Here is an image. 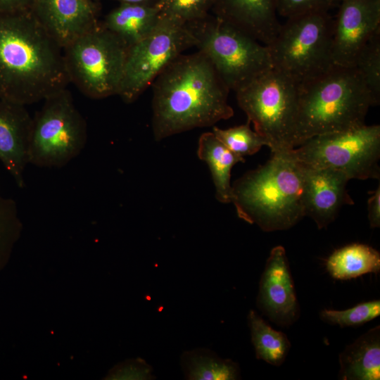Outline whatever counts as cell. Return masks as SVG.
I'll use <instances>...</instances> for the list:
<instances>
[{"instance_id":"obj_33","label":"cell","mask_w":380,"mask_h":380,"mask_svg":"<svg viewBox=\"0 0 380 380\" xmlns=\"http://www.w3.org/2000/svg\"><path fill=\"white\" fill-rule=\"evenodd\" d=\"M120 2V4H139L157 6L160 0H113Z\"/></svg>"},{"instance_id":"obj_14","label":"cell","mask_w":380,"mask_h":380,"mask_svg":"<svg viewBox=\"0 0 380 380\" xmlns=\"http://www.w3.org/2000/svg\"><path fill=\"white\" fill-rule=\"evenodd\" d=\"M31 11L62 49L99 25L94 0H34Z\"/></svg>"},{"instance_id":"obj_20","label":"cell","mask_w":380,"mask_h":380,"mask_svg":"<svg viewBox=\"0 0 380 380\" xmlns=\"http://www.w3.org/2000/svg\"><path fill=\"white\" fill-rule=\"evenodd\" d=\"M197 155L206 163L215 188V197L222 203L232 201L231 171L234 165L245 159L227 148L213 132L202 134L198 139Z\"/></svg>"},{"instance_id":"obj_11","label":"cell","mask_w":380,"mask_h":380,"mask_svg":"<svg viewBox=\"0 0 380 380\" xmlns=\"http://www.w3.org/2000/svg\"><path fill=\"white\" fill-rule=\"evenodd\" d=\"M194 44L186 24L160 16L148 35L127 48L118 95L125 103H133L165 68Z\"/></svg>"},{"instance_id":"obj_8","label":"cell","mask_w":380,"mask_h":380,"mask_svg":"<svg viewBox=\"0 0 380 380\" xmlns=\"http://www.w3.org/2000/svg\"><path fill=\"white\" fill-rule=\"evenodd\" d=\"M87 136L85 119L70 91L63 89L44 99L32 117L29 164L42 168L63 167L81 153Z\"/></svg>"},{"instance_id":"obj_32","label":"cell","mask_w":380,"mask_h":380,"mask_svg":"<svg viewBox=\"0 0 380 380\" xmlns=\"http://www.w3.org/2000/svg\"><path fill=\"white\" fill-rule=\"evenodd\" d=\"M34 0H0V13H16L31 10Z\"/></svg>"},{"instance_id":"obj_24","label":"cell","mask_w":380,"mask_h":380,"mask_svg":"<svg viewBox=\"0 0 380 380\" xmlns=\"http://www.w3.org/2000/svg\"><path fill=\"white\" fill-rule=\"evenodd\" d=\"M360 75L377 104L380 101V30L357 54L353 66Z\"/></svg>"},{"instance_id":"obj_10","label":"cell","mask_w":380,"mask_h":380,"mask_svg":"<svg viewBox=\"0 0 380 380\" xmlns=\"http://www.w3.org/2000/svg\"><path fill=\"white\" fill-rule=\"evenodd\" d=\"M302 164L342 172L350 179H379L380 126L367 125L313 137L291 149Z\"/></svg>"},{"instance_id":"obj_17","label":"cell","mask_w":380,"mask_h":380,"mask_svg":"<svg viewBox=\"0 0 380 380\" xmlns=\"http://www.w3.org/2000/svg\"><path fill=\"white\" fill-rule=\"evenodd\" d=\"M213 15L269 45L281 24L277 19V0H214Z\"/></svg>"},{"instance_id":"obj_6","label":"cell","mask_w":380,"mask_h":380,"mask_svg":"<svg viewBox=\"0 0 380 380\" xmlns=\"http://www.w3.org/2000/svg\"><path fill=\"white\" fill-rule=\"evenodd\" d=\"M334 19L329 12H312L287 18L267 45L272 66L298 84L334 65Z\"/></svg>"},{"instance_id":"obj_3","label":"cell","mask_w":380,"mask_h":380,"mask_svg":"<svg viewBox=\"0 0 380 380\" xmlns=\"http://www.w3.org/2000/svg\"><path fill=\"white\" fill-rule=\"evenodd\" d=\"M376 105L354 67L332 65L298 84L293 148L315 136L365 125L369 108Z\"/></svg>"},{"instance_id":"obj_26","label":"cell","mask_w":380,"mask_h":380,"mask_svg":"<svg viewBox=\"0 0 380 380\" xmlns=\"http://www.w3.org/2000/svg\"><path fill=\"white\" fill-rule=\"evenodd\" d=\"M21 229L15 201L0 194V267L8 258Z\"/></svg>"},{"instance_id":"obj_30","label":"cell","mask_w":380,"mask_h":380,"mask_svg":"<svg viewBox=\"0 0 380 380\" xmlns=\"http://www.w3.org/2000/svg\"><path fill=\"white\" fill-rule=\"evenodd\" d=\"M115 379H151L152 369L142 360L127 362L115 369L110 376Z\"/></svg>"},{"instance_id":"obj_18","label":"cell","mask_w":380,"mask_h":380,"mask_svg":"<svg viewBox=\"0 0 380 380\" xmlns=\"http://www.w3.org/2000/svg\"><path fill=\"white\" fill-rule=\"evenodd\" d=\"M338 377L343 380L380 379V327L369 329L339 355Z\"/></svg>"},{"instance_id":"obj_15","label":"cell","mask_w":380,"mask_h":380,"mask_svg":"<svg viewBox=\"0 0 380 380\" xmlns=\"http://www.w3.org/2000/svg\"><path fill=\"white\" fill-rule=\"evenodd\" d=\"M300 165L305 216L311 217L322 229L334 220L343 205L354 204L346 189L350 179L334 169Z\"/></svg>"},{"instance_id":"obj_21","label":"cell","mask_w":380,"mask_h":380,"mask_svg":"<svg viewBox=\"0 0 380 380\" xmlns=\"http://www.w3.org/2000/svg\"><path fill=\"white\" fill-rule=\"evenodd\" d=\"M326 267L330 275L347 280L367 273L380 271V254L374 248L353 243L336 250L327 259Z\"/></svg>"},{"instance_id":"obj_5","label":"cell","mask_w":380,"mask_h":380,"mask_svg":"<svg viewBox=\"0 0 380 380\" xmlns=\"http://www.w3.org/2000/svg\"><path fill=\"white\" fill-rule=\"evenodd\" d=\"M186 26L194 46L209 58L229 90L239 91L273 68L267 45L214 15Z\"/></svg>"},{"instance_id":"obj_4","label":"cell","mask_w":380,"mask_h":380,"mask_svg":"<svg viewBox=\"0 0 380 380\" xmlns=\"http://www.w3.org/2000/svg\"><path fill=\"white\" fill-rule=\"evenodd\" d=\"M232 186L238 216L265 232L289 229L305 216L301 165L291 149L272 153Z\"/></svg>"},{"instance_id":"obj_28","label":"cell","mask_w":380,"mask_h":380,"mask_svg":"<svg viewBox=\"0 0 380 380\" xmlns=\"http://www.w3.org/2000/svg\"><path fill=\"white\" fill-rule=\"evenodd\" d=\"M214 0H160V16L186 24L209 14Z\"/></svg>"},{"instance_id":"obj_27","label":"cell","mask_w":380,"mask_h":380,"mask_svg":"<svg viewBox=\"0 0 380 380\" xmlns=\"http://www.w3.org/2000/svg\"><path fill=\"white\" fill-rule=\"evenodd\" d=\"M380 315V300H374L359 303L343 310H322L319 317L322 321L340 327H356Z\"/></svg>"},{"instance_id":"obj_1","label":"cell","mask_w":380,"mask_h":380,"mask_svg":"<svg viewBox=\"0 0 380 380\" xmlns=\"http://www.w3.org/2000/svg\"><path fill=\"white\" fill-rule=\"evenodd\" d=\"M152 130L156 141L210 127L234 115L227 88L201 51L182 54L155 79Z\"/></svg>"},{"instance_id":"obj_29","label":"cell","mask_w":380,"mask_h":380,"mask_svg":"<svg viewBox=\"0 0 380 380\" xmlns=\"http://www.w3.org/2000/svg\"><path fill=\"white\" fill-rule=\"evenodd\" d=\"M341 0H277V13L289 18L312 12H329Z\"/></svg>"},{"instance_id":"obj_31","label":"cell","mask_w":380,"mask_h":380,"mask_svg":"<svg viewBox=\"0 0 380 380\" xmlns=\"http://www.w3.org/2000/svg\"><path fill=\"white\" fill-rule=\"evenodd\" d=\"M368 219L372 228L380 226V185L372 192L367 201Z\"/></svg>"},{"instance_id":"obj_9","label":"cell","mask_w":380,"mask_h":380,"mask_svg":"<svg viewBox=\"0 0 380 380\" xmlns=\"http://www.w3.org/2000/svg\"><path fill=\"white\" fill-rule=\"evenodd\" d=\"M127 48L99 23L63 49L70 82L93 99L118 94Z\"/></svg>"},{"instance_id":"obj_19","label":"cell","mask_w":380,"mask_h":380,"mask_svg":"<svg viewBox=\"0 0 380 380\" xmlns=\"http://www.w3.org/2000/svg\"><path fill=\"white\" fill-rule=\"evenodd\" d=\"M159 19L156 6L120 4L101 24L129 47L148 35Z\"/></svg>"},{"instance_id":"obj_25","label":"cell","mask_w":380,"mask_h":380,"mask_svg":"<svg viewBox=\"0 0 380 380\" xmlns=\"http://www.w3.org/2000/svg\"><path fill=\"white\" fill-rule=\"evenodd\" d=\"M250 122L244 125L222 129L214 127L213 132L217 138L234 153L243 157L257 153L266 140L250 127Z\"/></svg>"},{"instance_id":"obj_2","label":"cell","mask_w":380,"mask_h":380,"mask_svg":"<svg viewBox=\"0 0 380 380\" xmlns=\"http://www.w3.org/2000/svg\"><path fill=\"white\" fill-rule=\"evenodd\" d=\"M70 82L62 47L32 11L0 13V99L26 106Z\"/></svg>"},{"instance_id":"obj_23","label":"cell","mask_w":380,"mask_h":380,"mask_svg":"<svg viewBox=\"0 0 380 380\" xmlns=\"http://www.w3.org/2000/svg\"><path fill=\"white\" fill-rule=\"evenodd\" d=\"M185 376L191 380H233L239 377V367L208 350L186 352L182 357Z\"/></svg>"},{"instance_id":"obj_7","label":"cell","mask_w":380,"mask_h":380,"mask_svg":"<svg viewBox=\"0 0 380 380\" xmlns=\"http://www.w3.org/2000/svg\"><path fill=\"white\" fill-rule=\"evenodd\" d=\"M239 107L272 153L294 148L298 84L272 68L236 91Z\"/></svg>"},{"instance_id":"obj_16","label":"cell","mask_w":380,"mask_h":380,"mask_svg":"<svg viewBox=\"0 0 380 380\" xmlns=\"http://www.w3.org/2000/svg\"><path fill=\"white\" fill-rule=\"evenodd\" d=\"M32 122L25 106L0 99V160L20 188L29 164Z\"/></svg>"},{"instance_id":"obj_12","label":"cell","mask_w":380,"mask_h":380,"mask_svg":"<svg viewBox=\"0 0 380 380\" xmlns=\"http://www.w3.org/2000/svg\"><path fill=\"white\" fill-rule=\"evenodd\" d=\"M338 7L333 25V63L353 67L359 52L380 30V0H341Z\"/></svg>"},{"instance_id":"obj_22","label":"cell","mask_w":380,"mask_h":380,"mask_svg":"<svg viewBox=\"0 0 380 380\" xmlns=\"http://www.w3.org/2000/svg\"><path fill=\"white\" fill-rule=\"evenodd\" d=\"M248 324L257 359L273 366L282 365L291 348L287 336L272 328L253 310L248 315Z\"/></svg>"},{"instance_id":"obj_13","label":"cell","mask_w":380,"mask_h":380,"mask_svg":"<svg viewBox=\"0 0 380 380\" xmlns=\"http://www.w3.org/2000/svg\"><path fill=\"white\" fill-rule=\"evenodd\" d=\"M257 306L272 322L288 327L300 316V307L286 251L274 247L261 275Z\"/></svg>"}]
</instances>
